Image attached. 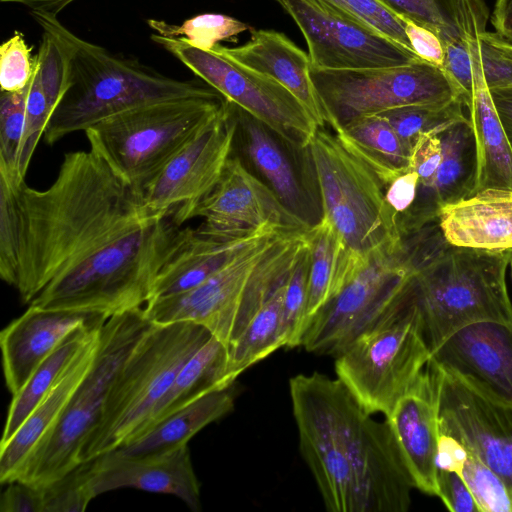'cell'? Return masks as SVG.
Masks as SVG:
<instances>
[{
  "mask_svg": "<svg viewBox=\"0 0 512 512\" xmlns=\"http://www.w3.org/2000/svg\"><path fill=\"white\" fill-rule=\"evenodd\" d=\"M92 151L64 155L44 190L0 177V276L29 304L48 284L154 219Z\"/></svg>",
  "mask_w": 512,
  "mask_h": 512,
  "instance_id": "1",
  "label": "cell"
},
{
  "mask_svg": "<svg viewBox=\"0 0 512 512\" xmlns=\"http://www.w3.org/2000/svg\"><path fill=\"white\" fill-rule=\"evenodd\" d=\"M299 448L331 512H406L414 488L386 420L367 413L338 378L289 381Z\"/></svg>",
  "mask_w": 512,
  "mask_h": 512,
  "instance_id": "2",
  "label": "cell"
},
{
  "mask_svg": "<svg viewBox=\"0 0 512 512\" xmlns=\"http://www.w3.org/2000/svg\"><path fill=\"white\" fill-rule=\"evenodd\" d=\"M172 217L154 218L115 239L48 284L30 303L111 317L145 306L155 279L185 232Z\"/></svg>",
  "mask_w": 512,
  "mask_h": 512,
  "instance_id": "3",
  "label": "cell"
},
{
  "mask_svg": "<svg viewBox=\"0 0 512 512\" xmlns=\"http://www.w3.org/2000/svg\"><path fill=\"white\" fill-rule=\"evenodd\" d=\"M211 335L190 321L152 322L118 370L101 416L81 447L79 462L139 437L181 367Z\"/></svg>",
  "mask_w": 512,
  "mask_h": 512,
  "instance_id": "4",
  "label": "cell"
},
{
  "mask_svg": "<svg viewBox=\"0 0 512 512\" xmlns=\"http://www.w3.org/2000/svg\"><path fill=\"white\" fill-rule=\"evenodd\" d=\"M67 37L72 83L45 128L49 145L141 105L216 92L205 82L170 78L135 58L112 54L69 29Z\"/></svg>",
  "mask_w": 512,
  "mask_h": 512,
  "instance_id": "5",
  "label": "cell"
},
{
  "mask_svg": "<svg viewBox=\"0 0 512 512\" xmlns=\"http://www.w3.org/2000/svg\"><path fill=\"white\" fill-rule=\"evenodd\" d=\"M511 249L485 250L445 241L417 267L412 296L431 352L453 331L486 321L512 322L506 286Z\"/></svg>",
  "mask_w": 512,
  "mask_h": 512,
  "instance_id": "6",
  "label": "cell"
},
{
  "mask_svg": "<svg viewBox=\"0 0 512 512\" xmlns=\"http://www.w3.org/2000/svg\"><path fill=\"white\" fill-rule=\"evenodd\" d=\"M322 216L336 229L357 273L381 253L403 246L398 213L377 175L335 133L318 127L306 146Z\"/></svg>",
  "mask_w": 512,
  "mask_h": 512,
  "instance_id": "7",
  "label": "cell"
},
{
  "mask_svg": "<svg viewBox=\"0 0 512 512\" xmlns=\"http://www.w3.org/2000/svg\"><path fill=\"white\" fill-rule=\"evenodd\" d=\"M224 103L217 91L153 102L109 117L84 133L90 151L142 193Z\"/></svg>",
  "mask_w": 512,
  "mask_h": 512,
  "instance_id": "8",
  "label": "cell"
},
{
  "mask_svg": "<svg viewBox=\"0 0 512 512\" xmlns=\"http://www.w3.org/2000/svg\"><path fill=\"white\" fill-rule=\"evenodd\" d=\"M403 239L399 250L374 256L312 317L301 346L336 356L407 297L417 267L438 246L440 233L427 225Z\"/></svg>",
  "mask_w": 512,
  "mask_h": 512,
  "instance_id": "9",
  "label": "cell"
},
{
  "mask_svg": "<svg viewBox=\"0 0 512 512\" xmlns=\"http://www.w3.org/2000/svg\"><path fill=\"white\" fill-rule=\"evenodd\" d=\"M151 324L144 307L113 315L103 323L90 370L53 430L31 451L10 481L41 487L80 463L81 447L101 416L118 370Z\"/></svg>",
  "mask_w": 512,
  "mask_h": 512,
  "instance_id": "10",
  "label": "cell"
},
{
  "mask_svg": "<svg viewBox=\"0 0 512 512\" xmlns=\"http://www.w3.org/2000/svg\"><path fill=\"white\" fill-rule=\"evenodd\" d=\"M412 289L407 297L335 356V373L369 414L386 417L425 369L424 340Z\"/></svg>",
  "mask_w": 512,
  "mask_h": 512,
  "instance_id": "11",
  "label": "cell"
},
{
  "mask_svg": "<svg viewBox=\"0 0 512 512\" xmlns=\"http://www.w3.org/2000/svg\"><path fill=\"white\" fill-rule=\"evenodd\" d=\"M310 75L335 129L355 118L414 105H444L461 100L443 69L425 60L350 70L310 67Z\"/></svg>",
  "mask_w": 512,
  "mask_h": 512,
  "instance_id": "12",
  "label": "cell"
},
{
  "mask_svg": "<svg viewBox=\"0 0 512 512\" xmlns=\"http://www.w3.org/2000/svg\"><path fill=\"white\" fill-rule=\"evenodd\" d=\"M151 39L176 57L225 100L239 106L297 150L307 146L319 127L306 107L272 77L184 38L152 34Z\"/></svg>",
  "mask_w": 512,
  "mask_h": 512,
  "instance_id": "13",
  "label": "cell"
},
{
  "mask_svg": "<svg viewBox=\"0 0 512 512\" xmlns=\"http://www.w3.org/2000/svg\"><path fill=\"white\" fill-rule=\"evenodd\" d=\"M237 121L225 100L208 122L143 190L145 207L157 217L182 216L218 184L234 149Z\"/></svg>",
  "mask_w": 512,
  "mask_h": 512,
  "instance_id": "14",
  "label": "cell"
},
{
  "mask_svg": "<svg viewBox=\"0 0 512 512\" xmlns=\"http://www.w3.org/2000/svg\"><path fill=\"white\" fill-rule=\"evenodd\" d=\"M286 231L296 230L272 228L194 288L149 301L144 306L147 318L155 323L190 321L199 324L228 347L249 282L260 262Z\"/></svg>",
  "mask_w": 512,
  "mask_h": 512,
  "instance_id": "15",
  "label": "cell"
},
{
  "mask_svg": "<svg viewBox=\"0 0 512 512\" xmlns=\"http://www.w3.org/2000/svg\"><path fill=\"white\" fill-rule=\"evenodd\" d=\"M276 1L301 30L313 68L366 69L400 66L421 60L414 51L405 49L319 0Z\"/></svg>",
  "mask_w": 512,
  "mask_h": 512,
  "instance_id": "16",
  "label": "cell"
},
{
  "mask_svg": "<svg viewBox=\"0 0 512 512\" xmlns=\"http://www.w3.org/2000/svg\"><path fill=\"white\" fill-rule=\"evenodd\" d=\"M196 217L203 219L200 231L225 238L247 236L266 226L310 228L236 155L229 158L215 188L182 216L180 225Z\"/></svg>",
  "mask_w": 512,
  "mask_h": 512,
  "instance_id": "17",
  "label": "cell"
},
{
  "mask_svg": "<svg viewBox=\"0 0 512 512\" xmlns=\"http://www.w3.org/2000/svg\"><path fill=\"white\" fill-rule=\"evenodd\" d=\"M428 364L435 381L440 432L457 439L512 493V405L491 401Z\"/></svg>",
  "mask_w": 512,
  "mask_h": 512,
  "instance_id": "18",
  "label": "cell"
},
{
  "mask_svg": "<svg viewBox=\"0 0 512 512\" xmlns=\"http://www.w3.org/2000/svg\"><path fill=\"white\" fill-rule=\"evenodd\" d=\"M428 362L483 397L512 405V322L462 326L430 352Z\"/></svg>",
  "mask_w": 512,
  "mask_h": 512,
  "instance_id": "19",
  "label": "cell"
},
{
  "mask_svg": "<svg viewBox=\"0 0 512 512\" xmlns=\"http://www.w3.org/2000/svg\"><path fill=\"white\" fill-rule=\"evenodd\" d=\"M230 103L237 121L235 140L247 160L289 211L308 226L315 225L322 218V210L306 147L292 148L262 122Z\"/></svg>",
  "mask_w": 512,
  "mask_h": 512,
  "instance_id": "20",
  "label": "cell"
},
{
  "mask_svg": "<svg viewBox=\"0 0 512 512\" xmlns=\"http://www.w3.org/2000/svg\"><path fill=\"white\" fill-rule=\"evenodd\" d=\"M91 463V484L96 497L120 488H134L173 495L192 511L201 510L200 483L188 444L137 456L110 451Z\"/></svg>",
  "mask_w": 512,
  "mask_h": 512,
  "instance_id": "21",
  "label": "cell"
},
{
  "mask_svg": "<svg viewBox=\"0 0 512 512\" xmlns=\"http://www.w3.org/2000/svg\"><path fill=\"white\" fill-rule=\"evenodd\" d=\"M385 420L414 488L437 496L439 413L434 376L428 363Z\"/></svg>",
  "mask_w": 512,
  "mask_h": 512,
  "instance_id": "22",
  "label": "cell"
},
{
  "mask_svg": "<svg viewBox=\"0 0 512 512\" xmlns=\"http://www.w3.org/2000/svg\"><path fill=\"white\" fill-rule=\"evenodd\" d=\"M108 318L101 314L43 309L29 305L0 333L3 372L12 395L73 331Z\"/></svg>",
  "mask_w": 512,
  "mask_h": 512,
  "instance_id": "23",
  "label": "cell"
},
{
  "mask_svg": "<svg viewBox=\"0 0 512 512\" xmlns=\"http://www.w3.org/2000/svg\"><path fill=\"white\" fill-rule=\"evenodd\" d=\"M442 159L432 187L417 193L411 207L398 214L402 236L413 234L438 220L445 205L474 193L476 181V147L469 118L456 121L438 133Z\"/></svg>",
  "mask_w": 512,
  "mask_h": 512,
  "instance_id": "24",
  "label": "cell"
},
{
  "mask_svg": "<svg viewBox=\"0 0 512 512\" xmlns=\"http://www.w3.org/2000/svg\"><path fill=\"white\" fill-rule=\"evenodd\" d=\"M215 51L266 74L286 87L308 110L319 127L328 125L326 110L310 75L309 56L287 36L273 30H253L242 46L217 44Z\"/></svg>",
  "mask_w": 512,
  "mask_h": 512,
  "instance_id": "25",
  "label": "cell"
},
{
  "mask_svg": "<svg viewBox=\"0 0 512 512\" xmlns=\"http://www.w3.org/2000/svg\"><path fill=\"white\" fill-rule=\"evenodd\" d=\"M446 241L485 250L512 248V189L488 188L442 207L438 217Z\"/></svg>",
  "mask_w": 512,
  "mask_h": 512,
  "instance_id": "26",
  "label": "cell"
},
{
  "mask_svg": "<svg viewBox=\"0 0 512 512\" xmlns=\"http://www.w3.org/2000/svg\"><path fill=\"white\" fill-rule=\"evenodd\" d=\"M479 32L474 30L464 34L471 54L474 81L472 100L467 108L476 147L473 194L488 188L512 189V150L482 75L478 59Z\"/></svg>",
  "mask_w": 512,
  "mask_h": 512,
  "instance_id": "27",
  "label": "cell"
},
{
  "mask_svg": "<svg viewBox=\"0 0 512 512\" xmlns=\"http://www.w3.org/2000/svg\"><path fill=\"white\" fill-rule=\"evenodd\" d=\"M101 326L15 434L7 442L0 444L1 484L12 479L26 457L47 437L61 418L72 395L93 364Z\"/></svg>",
  "mask_w": 512,
  "mask_h": 512,
  "instance_id": "28",
  "label": "cell"
},
{
  "mask_svg": "<svg viewBox=\"0 0 512 512\" xmlns=\"http://www.w3.org/2000/svg\"><path fill=\"white\" fill-rule=\"evenodd\" d=\"M272 228L279 227L266 226L253 234L235 238L207 234L198 228H185L181 242L155 279L149 301L194 288L220 270L246 245Z\"/></svg>",
  "mask_w": 512,
  "mask_h": 512,
  "instance_id": "29",
  "label": "cell"
},
{
  "mask_svg": "<svg viewBox=\"0 0 512 512\" xmlns=\"http://www.w3.org/2000/svg\"><path fill=\"white\" fill-rule=\"evenodd\" d=\"M234 402V384L210 391L165 417L132 442L112 451L137 456L188 444L204 427L230 413Z\"/></svg>",
  "mask_w": 512,
  "mask_h": 512,
  "instance_id": "30",
  "label": "cell"
},
{
  "mask_svg": "<svg viewBox=\"0 0 512 512\" xmlns=\"http://www.w3.org/2000/svg\"><path fill=\"white\" fill-rule=\"evenodd\" d=\"M341 143L385 186L411 169V149L381 114L355 118L333 129Z\"/></svg>",
  "mask_w": 512,
  "mask_h": 512,
  "instance_id": "31",
  "label": "cell"
},
{
  "mask_svg": "<svg viewBox=\"0 0 512 512\" xmlns=\"http://www.w3.org/2000/svg\"><path fill=\"white\" fill-rule=\"evenodd\" d=\"M307 237L311 265L306 328L312 317L358 274L349 260L343 240L326 217L322 216L308 229Z\"/></svg>",
  "mask_w": 512,
  "mask_h": 512,
  "instance_id": "32",
  "label": "cell"
},
{
  "mask_svg": "<svg viewBox=\"0 0 512 512\" xmlns=\"http://www.w3.org/2000/svg\"><path fill=\"white\" fill-rule=\"evenodd\" d=\"M227 367L228 347L211 335L181 367L155 408L146 430L200 396L233 385Z\"/></svg>",
  "mask_w": 512,
  "mask_h": 512,
  "instance_id": "33",
  "label": "cell"
},
{
  "mask_svg": "<svg viewBox=\"0 0 512 512\" xmlns=\"http://www.w3.org/2000/svg\"><path fill=\"white\" fill-rule=\"evenodd\" d=\"M106 319L70 333L35 369L21 390L12 395L0 444L7 442L15 434Z\"/></svg>",
  "mask_w": 512,
  "mask_h": 512,
  "instance_id": "34",
  "label": "cell"
},
{
  "mask_svg": "<svg viewBox=\"0 0 512 512\" xmlns=\"http://www.w3.org/2000/svg\"><path fill=\"white\" fill-rule=\"evenodd\" d=\"M286 281L268 297L242 332L229 343L227 374L232 382L250 366L279 348L286 347L283 324Z\"/></svg>",
  "mask_w": 512,
  "mask_h": 512,
  "instance_id": "35",
  "label": "cell"
},
{
  "mask_svg": "<svg viewBox=\"0 0 512 512\" xmlns=\"http://www.w3.org/2000/svg\"><path fill=\"white\" fill-rule=\"evenodd\" d=\"M147 23L156 34L168 38H184L192 46L206 51L212 50L221 41L251 29L244 22L218 13L199 14L180 25L156 19H149Z\"/></svg>",
  "mask_w": 512,
  "mask_h": 512,
  "instance_id": "36",
  "label": "cell"
},
{
  "mask_svg": "<svg viewBox=\"0 0 512 512\" xmlns=\"http://www.w3.org/2000/svg\"><path fill=\"white\" fill-rule=\"evenodd\" d=\"M464 104L455 100L444 105H414L392 109L383 115L412 150L418 137L427 132L439 133L452 123L468 118Z\"/></svg>",
  "mask_w": 512,
  "mask_h": 512,
  "instance_id": "37",
  "label": "cell"
},
{
  "mask_svg": "<svg viewBox=\"0 0 512 512\" xmlns=\"http://www.w3.org/2000/svg\"><path fill=\"white\" fill-rule=\"evenodd\" d=\"M401 18L435 32L443 45L464 38L461 27V0H379Z\"/></svg>",
  "mask_w": 512,
  "mask_h": 512,
  "instance_id": "38",
  "label": "cell"
},
{
  "mask_svg": "<svg viewBox=\"0 0 512 512\" xmlns=\"http://www.w3.org/2000/svg\"><path fill=\"white\" fill-rule=\"evenodd\" d=\"M27 87L18 92H1L0 97V177L10 182L25 180L19 176L18 163L25 127Z\"/></svg>",
  "mask_w": 512,
  "mask_h": 512,
  "instance_id": "39",
  "label": "cell"
},
{
  "mask_svg": "<svg viewBox=\"0 0 512 512\" xmlns=\"http://www.w3.org/2000/svg\"><path fill=\"white\" fill-rule=\"evenodd\" d=\"M310 265L311 252L307 237V243L299 251L285 286L283 324L288 348L301 346L305 333Z\"/></svg>",
  "mask_w": 512,
  "mask_h": 512,
  "instance_id": "40",
  "label": "cell"
},
{
  "mask_svg": "<svg viewBox=\"0 0 512 512\" xmlns=\"http://www.w3.org/2000/svg\"><path fill=\"white\" fill-rule=\"evenodd\" d=\"M91 460L81 462L60 478L41 486L43 512H83L96 497Z\"/></svg>",
  "mask_w": 512,
  "mask_h": 512,
  "instance_id": "41",
  "label": "cell"
},
{
  "mask_svg": "<svg viewBox=\"0 0 512 512\" xmlns=\"http://www.w3.org/2000/svg\"><path fill=\"white\" fill-rule=\"evenodd\" d=\"M355 22L413 51L404 20L379 0H319Z\"/></svg>",
  "mask_w": 512,
  "mask_h": 512,
  "instance_id": "42",
  "label": "cell"
},
{
  "mask_svg": "<svg viewBox=\"0 0 512 512\" xmlns=\"http://www.w3.org/2000/svg\"><path fill=\"white\" fill-rule=\"evenodd\" d=\"M468 452L462 478L481 512H512V493L505 482L479 458Z\"/></svg>",
  "mask_w": 512,
  "mask_h": 512,
  "instance_id": "43",
  "label": "cell"
},
{
  "mask_svg": "<svg viewBox=\"0 0 512 512\" xmlns=\"http://www.w3.org/2000/svg\"><path fill=\"white\" fill-rule=\"evenodd\" d=\"M51 115L52 110L42 89L36 63L35 72L27 87L26 95L25 127L18 163V172L22 179H25L33 153L41 136L44 135Z\"/></svg>",
  "mask_w": 512,
  "mask_h": 512,
  "instance_id": "44",
  "label": "cell"
},
{
  "mask_svg": "<svg viewBox=\"0 0 512 512\" xmlns=\"http://www.w3.org/2000/svg\"><path fill=\"white\" fill-rule=\"evenodd\" d=\"M24 35L15 31L0 46L1 92L24 90L33 78L36 63Z\"/></svg>",
  "mask_w": 512,
  "mask_h": 512,
  "instance_id": "45",
  "label": "cell"
},
{
  "mask_svg": "<svg viewBox=\"0 0 512 512\" xmlns=\"http://www.w3.org/2000/svg\"><path fill=\"white\" fill-rule=\"evenodd\" d=\"M478 59L489 90L512 86V43L498 33H478Z\"/></svg>",
  "mask_w": 512,
  "mask_h": 512,
  "instance_id": "46",
  "label": "cell"
},
{
  "mask_svg": "<svg viewBox=\"0 0 512 512\" xmlns=\"http://www.w3.org/2000/svg\"><path fill=\"white\" fill-rule=\"evenodd\" d=\"M441 68L457 88L466 108L473 95L472 59L465 38L450 40L444 44V60Z\"/></svg>",
  "mask_w": 512,
  "mask_h": 512,
  "instance_id": "47",
  "label": "cell"
},
{
  "mask_svg": "<svg viewBox=\"0 0 512 512\" xmlns=\"http://www.w3.org/2000/svg\"><path fill=\"white\" fill-rule=\"evenodd\" d=\"M442 159V143L436 132L421 134L411 150L410 167L419 176L417 193L427 192L433 185Z\"/></svg>",
  "mask_w": 512,
  "mask_h": 512,
  "instance_id": "48",
  "label": "cell"
},
{
  "mask_svg": "<svg viewBox=\"0 0 512 512\" xmlns=\"http://www.w3.org/2000/svg\"><path fill=\"white\" fill-rule=\"evenodd\" d=\"M437 496L452 512H481L466 482L456 472L437 471Z\"/></svg>",
  "mask_w": 512,
  "mask_h": 512,
  "instance_id": "49",
  "label": "cell"
},
{
  "mask_svg": "<svg viewBox=\"0 0 512 512\" xmlns=\"http://www.w3.org/2000/svg\"><path fill=\"white\" fill-rule=\"evenodd\" d=\"M6 485L0 499L1 512H43L41 487L20 480Z\"/></svg>",
  "mask_w": 512,
  "mask_h": 512,
  "instance_id": "50",
  "label": "cell"
},
{
  "mask_svg": "<svg viewBox=\"0 0 512 512\" xmlns=\"http://www.w3.org/2000/svg\"><path fill=\"white\" fill-rule=\"evenodd\" d=\"M402 19L413 51L421 59L441 67L444 60V45L439 36L432 30L409 19Z\"/></svg>",
  "mask_w": 512,
  "mask_h": 512,
  "instance_id": "51",
  "label": "cell"
},
{
  "mask_svg": "<svg viewBox=\"0 0 512 512\" xmlns=\"http://www.w3.org/2000/svg\"><path fill=\"white\" fill-rule=\"evenodd\" d=\"M419 185V176L413 169L393 180L385 189L389 205L398 213L407 211L415 201Z\"/></svg>",
  "mask_w": 512,
  "mask_h": 512,
  "instance_id": "52",
  "label": "cell"
},
{
  "mask_svg": "<svg viewBox=\"0 0 512 512\" xmlns=\"http://www.w3.org/2000/svg\"><path fill=\"white\" fill-rule=\"evenodd\" d=\"M468 452L466 448L453 436L440 432L436 465L437 469L456 472L462 475Z\"/></svg>",
  "mask_w": 512,
  "mask_h": 512,
  "instance_id": "53",
  "label": "cell"
},
{
  "mask_svg": "<svg viewBox=\"0 0 512 512\" xmlns=\"http://www.w3.org/2000/svg\"><path fill=\"white\" fill-rule=\"evenodd\" d=\"M490 94L512 150V86L492 89Z\"/></svg>",
  "mask_w": 512,
  "mask_h": 512,
  "instance_id": "54",
  "label": "cell"
},
{
  "mask_svg": "<svg viewBox=\"0 0 512 512\" xmlns=\"http://www.w3.org/2000/svg\"><path fill=\"white\" fill-rule=\"evenodd\" d=\"M492 23L496 33L512 43V0H497Z\"/></svg>",
  "mask_w": 512,
  "mask_h": 512,
  "instance_id": "55",
  "label": "cell"
},
{
  "mask_svg": "<svg viewBox=\"0 0 512 512\" xmlns=\"http://www.w3.org/2000/svg\"><path fill=\"white\" fill-rule=\"evenodd\" d=\"M510 266H511V274H512V253H511V258H510V262H509Z\"/></svg>",
  "mask_w": 512,
  "mask_h": 512,
  "instance_id": "56",
  "label": "cell"
}]
</instances>
